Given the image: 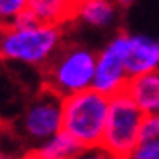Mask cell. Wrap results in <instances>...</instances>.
Wrapping results in <instances>:
<instances>
[{"label": "cell", "instance_id": "7a4b0ae2", "mask_svg": "<svg viewBox=\"0 0 159 159\" xmlns=\"http://www.w3.org/2000/svg\"><path fill=\"white\" fill-rule=\"evenodd\" d=\"M108 107L110 96L96 91L94 88L65 96L61 129L68 133L82 149L98 147L103 140Z\"/></svg>", "mask_w": 159, "mask_h": 159}, {"label": "cell", "instance_id": "9a60e30c", "mask_svg": "<svg viewBox=\"0 0 159 159\" xmlns=\"http://www.w3.org/2000/svg\"><path fill=\"white\" fill-rule=\"evenodd\" d=\"M72 159H116L108 150H105L102 145L98 147H86L80 149Z\"/></svg>", "mask_w": 159, "mask_h": 159}, {"label": "cell", "instance_id": "e0dca14e", "mask_svg": "<svg viewBox=\"0 0 159 159\" xmlns=\"http://www.w3.org/2000/svg\"><path fill=\"white\" fill-rule=\"evenodd\" d=\"M114 2H116V5L119 9H128V7H131L135 4V0H114Z\"/></svg>", "mask_w": 159, "mask_h": 159}, {"label": "cell", "instance_id": "30bf717a", "mask_svg": "<svg viewBox=\"0 0 159 159\" xmlns=\"http://www.w3.org/2000/svg\"><path fill=\"white\" fill-rule=\"evenodd\" d=\"M80 0H28V9L39 21L63 25L75 19Z\"/></svg>", "mask_w": 159, "mask_h": 159}, {"label": "cell", "instance_id": "8fae6325", "mask_svg": "<svg viewBox=\"0 0 159 159\" xmlns=\"http://www.w3.org/2000/svg\"><path fill=\"white\" fill-rule=\"evenodd\" d=\"M80 149L82 147L61 129L46 142L35 145V149L26 154V159H72Z\"/></svg>", "mask_w": 159, "mask_h": 159}, {"label": "cell", "instance_id": "ba28073f", "mask_svg": "<svg viewBox=\"0 0 159 159\" xmlns=\"http://www.w3.org/2000/svg\"><path fill=\"white\" fill-rule=\"evenodd\" d=\"M124 91L142 108L145 116L159 114V68L131 77Z\"/></svg>", "mask_w": 159, "mask_h": 159}, {"label": "cell", "instance_id": "277c9868", "mask_svg": "<svg viewBox=\"0 0 159 159\" xmlns=\"http://www.w3.org/2000/svg\"><path fill=\"white\" fill-rule=\"evenodd\" d=\"M145 114L126 91L110 96V107L102 147L116 159H124L142 140Z\"/></svg>", "mask_w": 159, "mask_h": 159}, {"label": "cell", "instance_id": "6da1fadb", "mask_svg": "<svg viewBox=\"0 0 159 159\" xmlns=\"http://www.w3.org/2000/svg\"><path fill=\"white\" fill-rule=\"evenodd\" d=\"M63 46L61 25L44 23L25 11L0 35V60L44 68Z\"/></svg>", "mask_w": 159, "mask_h": 159}, {"label": "cell", "instance_id": "3957f363", "mask_svg": "<svg viewBox=\"0 0 159 159\" xmlns=\"http://www.w3.org/2000/svg\"><path fill=\"white\" fill-rule=\"evenodd\" d=\"M96 52L79 44L61 46L49 63L44 66V86L61 98L93 88L96 70Z\"/></svg>", "mask_w": 159, "mask_h": 159}, {"label": "cell", "instance_id": "d6986e66", "mask_svg": "<svg viewBox=\"0 0 159 159\" xmlns=\"http://www.w3.org/2000/svg\"><path fill=\"white\" fill-rule=\"evenodd\" d=\"M2 32H4V25H0V35H2Z\"/></svg>", "mask_w": 159, "mask_h": 159}, {"label": "cell", "instance_id": "4fadbf2b", "mask_svg": "<svg viewBox=\"0 0 159 159\" xmlns=\"http://www.w3.org/2000/svg\"><path fill=\"white\" fill-rule=\"evenodd\" d=\"M124 159H159V138L140 140Z\"/></svg>", "mask_w": 159, "mask_h": 159}, {"label": "cell", "instance_id": "5b68a950", "mask_svg": "<svg viewBox=\"0 0 159 159\" xmlns=\"http://www.w3.org/2000/svg\"><path fill=\"white\" fill-rule=\"evenodd\" d=\"M63 98L44 86L35 98L30 100L19 117L18 129L26 142L39 145L61 131Z\"/></svg>", "mask_w": 159, "mask_h": 159}, {"label": "cell", "instance_id": "7c38bea8", "mask_svg": "<svg viewBox=\"0 0 159 159\" xmlns=\"http://www.w3.org/2000/svg\"><path fill=\"white\" fill-rule=\"evenodd\" d=\"M25 11H28V0H0V25L14 23Z\"/></svg>", "mask_w": 159, "mask_h": 159}, {"label": "cell", "instance_id": "5bb4252c", "mask_svg": "<svg viewBox=\"0 0 159 159\" xmlns=\"http://www.w3.org/2000/svg\"><path fill=\"white\" fill-rule=\"evenodd\" d=\"M159 138V114H147L142 124V140Z\"/></svg>", "mask_w": 159, "mask_h": 159}, {"label": "cell", "instance_id": "8992f818", "mask_svg": "<svg viewBox=\"0 0 159 159\" xmlns=\"http://www.w3.org/2000/svg\"><path fill=\"white\" fill-rule=\"evenodd\" d=\"M128 35L126 32H117L96 56L93 88L107 96L124 91L131 79L126 70Z\"/></svg>", "mask_w": 159, "mask_h": 159}, {"label": "cell", "instance_id": "52a82bcc", "mask_svg": "<svg viewBox=\"0 0 159 159\" xmlns=\"http://www.w3.org/2000/svg\"><path fill=\"white\" fill-rule=\"evenodd\" d=\"M159 68V37L128 35L126 70L129 77L142 75Z\"/></svg>", "mask_w": 159, "mask_h": 159}, {"label": "cell", "instance_id": "ac0fdd59", "mask_svg": "<svg viewBox=\"0 0 159 159\" xmlns=\"http://www.w3.org/2000/svg\"><path fill=\"white\" fill-rule=\"evenodd\" d=\"M5 135H7V126L4 122H0V147H2V142H4Z\"/></svg>", "mask_w": 159, "mask_h": 159}, {"label": "cell", "instance_id": "2e32d148", "mask_svg": "<svg viewBox=\"0 0 159 159\" xmlns=\"http://www.w3.org/2000/svg\"><path fill=\"white\" fill-rule=\"evenodd\" d=\"M0 159H26V156H18L14 152H5L0 149Z\"/></svg>", "mask_w": 159, "mask_h": 159}, {"label": "cell", "instance_id": "9c48e42d", "mask_svg": "<svg viewBox=\"0 0 159 159\" xmlns=\"http://www.w3.org/2000/svg\"><path fill=\"white\" fill-rule=\"evenodd\" d=\"M75 19L98 30L112 28L119 21V7L114 0H80Z\"/></svg>", "mask_w": 159, "mask_h": 159}]
</instances>
